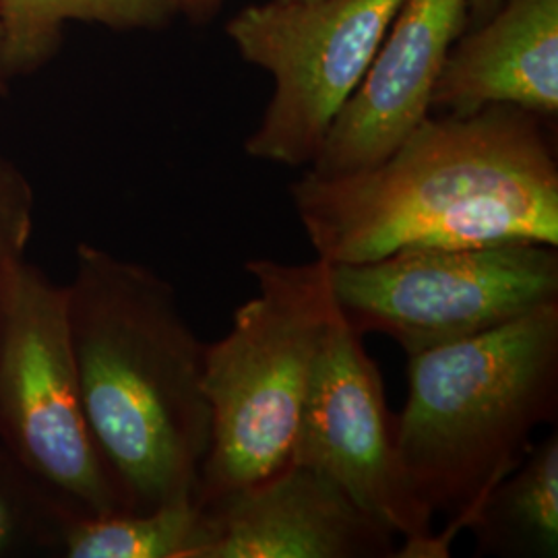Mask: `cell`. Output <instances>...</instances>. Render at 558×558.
I'll list each match as a JSON object with an SVG mask.
<instances>
[{"mask_svg": "<svg viewBox=\"0 0 558 558\" xmlns=\"http://www.w3.org/2000/svg\"><path fill=\"white\" fill-rule=\"evenodd\" d=\"M170 0H0L4 60L13 77L40 69L59 48L64 23L156 29L172 20Z\"/></svg>", "mask_w": 558, "mask_h": 558, "instance_id": "5bb4252c", "label": "cell"}, {"mask_svg": "<svg viewBox=\"0 0 558 558\" xmlns=\"http://www.w3.org/2000/svg\"><path fill=\"white\" fill-rule=\"evenodd\" d=\"M317 257L364 263L408 248L558 246V166L544 120L513 106L428 117L375 168L290 184Z\"/></svg>", "mask_w": 558, "mask_h": 558, "instance_id": "6da1fadb", "label": "cell"}, {"mask_svg": "<svg viewBox=\"0 0 558 558\" xmlns=\"http://www.w3.org/2000/svg\"><path fill=\"white\" fill-rule=\"evenodd\" d=\"M468 29V0H403L306 172L359 174L387 160L433 114V92Z\"/></svg>", "mask_w": 558, "mask_h": 558, "instance_id": "9c48e42d", "label": "cell"}, {"mask_svg": "<svg viewBox=\"0 0 558 558\" xmlns=\"http://www.w3.org/2000/svg\"><path fill=\"white\" fill-rule=\"evenodd\" d=\"M25 532L15 478L0 470V557L15 550Z\"/></svg>", "mask_w": 558, "mask_h": 558, "instance_id": "2e32d148", "label": "cell"}, {"mask_svg": "<svg viewBox=\"0 0 558 558\" xmlns=\"http://www.w3.org/2000/svg\"><path fill=\"white\" fill-rule=\"evenodd\" d=\"M558 416V302L476 338L408 356V401L396 416L412 495L435 518L449 557L482 500Z\"/></svg>", "mask_w": 558, "mask_h": 558, "instance_id": "3957f363", "label": "cell"}, {"mask_svg": "<svg viewBox=\"0 0 558 558\" xmlns=\"http://www.w3.org/2000/svg\"><path fill=\"white\" fill-rule=\"evenodd\" d=\"M36 195L20 166L0 151V338L34 234Z\"/></svg>", "mask_w": 558, "mask_h": 558, "instance_id": "9a60e30c", "label": "cell"}, {"mask_svg": "<svg viewBox=\"0 0 558 558\" xmlns=\"http://www.w3.org/2000/svg\"><path fill=\"white\" fill-rule=\"evenodd\" d=\"M468 530L478 557H558L557 428L488 493Z\"/></svg>", "mask_w": 558, "mask_h": 558, "instance_id": "7c38bea8", "label": "cell"}, {"mask_svg": "<svg viewBox=\"0 0 558 558\" xmlns=\"http://www.w3.org/2000/svg\"><path fill=\"white\" fill-rule=\"evenodd\" d=\"M244 269L259 292L234 311L220 341L205 343L211 442L195 493L199 507L290 463L313 373L339 313L327 260L253 259Z\"/></svg>", "mask_w": 558, "mask_h": 558, "instance_id": "277c9868", "label": "cell"}, {"mask_svg": "<svg viewBox=\"0 0 558 558\" xmlns=\"http://www.w3.org/2000/svg\"><path fill=\"white\" fill-rule=\"evenodd\" d=\"M59 538L69 558H201L209 527L197 500L186 499L149 511L60 519Z\"/></svg>", "mask_w": 558, "mask_h": 558, "instance_id": "4fadbf2b", "label": "cell"}, {"mask_svg": "<svg viewBox=\"0 0 558 558\" xmlns=\"http://www.w3.org/2000/svg\"><path fill=\"white\" fill-rule=\"evenodd\" d=\"M0 442L59 521L126 511L83 412L66 286L27 260L0 338Z\"/></svg>", "mask_w": 558, "mask_h": 558, "instance_id": "8992f818", "label": "cell"}, {"mask_svg": "<svg viewBox=\"0 0 558 558\" xmlns=\"http://www.w3.org/2000/svg\"><path fill=\"white\" fill-rule=\"evenodd\" d=\"M488 106L557 119L558 0H500L488 20L453 44L433 112L468 117Z\"/></svg>", "mask_w": 558, "mask_h": 558, "instance_id": "8fae6325", "label": "cell"}, {"mask_svg": "<svg viewBox=\"0 0 558 558\" xmlns=\"http://www.w3.org/2000/svg\"><path fill=\"white\" fill-rule=\"evenodd\" d=\"M499 4L500 0H468V27L488 20Z\"/></svg>", "mask_w": 558, "mask_h": 558, "instance_id": "ac0fdd59", "label": "cell"}, {"mask_svg": "<svg viewBox=\"0 0 558 558\" xmlns=\"http://www.w3.org/2000/svg\"><path fill=\"white\" fill-rule=\"evenodd\" d=\"M11 85V75L7 71V60H4V29H2V21H0V96H4L9 92Z\"/></svg>", "mask_w": 558, "mask_h": 558, "instance_id": "d6986e66", "label": "cell"}, {"mask_svg": "<svg viewBox=\"0 0 558 558\" xmlns=\"http://www.w3.org/2000/svg\"><path fill=\"white\" fill-rule=\"evenodd\" d=\"M290 463L336 482L366 515L403 538L398 558H447L435 518L403 474L379 366L341 311L323 343Z\"/></svg>", "mask_w": 558, "mask_h": 558, "instance_id": "ba28073f", "label": "cell"}, {"mask_svg": "<svg viewBox=\"0 0 558 558\" xmlns=\"http://www.w3.org/2000/svg\"><path fill=\"white\" fill-rule=\"evenodd\" d=\"M403 0H269L226 25L240 57L271 73L274 96L244 149L255 160L311 166L354 94Z\"/></svg>", "mask_w": 558, "mask_h": 558, "instance_id": "52a82bcc", "label": "cell"}, {"mask_svg": "<svg viewBox=\"0 0 558 558\" xmlns=\"http://www.w3.org/2000/svg\"><path fill=\"white\" fill-rule=\"evenodd\" d=\"M201 509L209 527L201 558L398 557L389 527L299 463Z\"/></svg>", "mask_w": 558, "mask_h": 558, "instance_id": "30bf717a", "label": "cell"}, {"mask_svg": "<svg viewBox=\"0 0 558 558\" xmlns=\"http://www.w3.org/2000/svg\"><path fill=\"white\" fill-rule=\"evenodd\" d=\"M331 286L356 333H380L416 356L558 302V246L408 248L364 263H331Z\"/></svg>", "mask_w": 558, "mask_h": 558, "instance_id": "5b68a950", "label": "cell"}, {"mask_svg": "<svg viewBox=\"0 0 558 558\" xmlns=\"http://www.w3.org/2000/svg\"><path fill=\"white\" fill-rule=\"evenodd\" d=\"M81 401L126 511L195 499L211 442L205 341L154 269L89 242L66 286Z\"/></svg>", "mask_w": 558, "mask_h": 558, "instance_id": "7a4b0ae2", "label": "cell"}, {"mask_svg": "<svg viewBox=\"0 0 558 558\" xmlns=\"http://www.w3.org/2000/svg\"><path fill=\"white\" fill-rule=\"evenodd\" d=\"M223 0H170L174 13H184L195 21L209 20L221 7Z\"/></svg>", "mask_w": 558, "mask_h": 558, "instance_id": "e0dca14e", "label": "cell"}]
</instances>
